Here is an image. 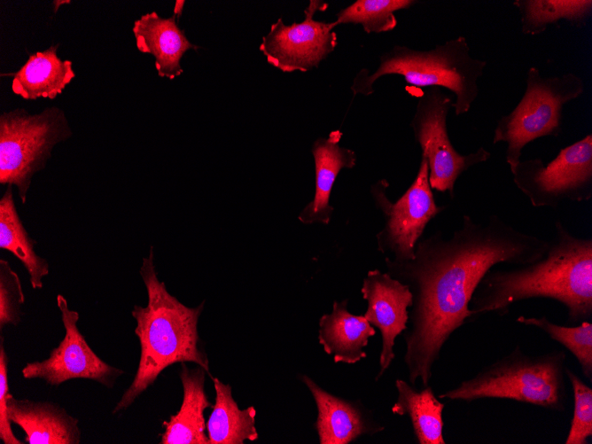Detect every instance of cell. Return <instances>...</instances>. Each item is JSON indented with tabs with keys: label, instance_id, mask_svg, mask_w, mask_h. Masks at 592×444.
<instances>
[{
	"label": "cell",
	"instance_id": "1",
	"mask_svg": "<svg viewBox=\"0 0 592 444\" xmlns=\"http://www.w3.org/2000/svg\"><path fill=\"white\" fill-rule=\"evenodd\" d=\"M549 241L518 230L499 215L476 222L463 215L449 238L440 231L419 239L407 261L386 257L387 273L413 295L403 361L409 384L429 385L432 368L450 336L467 323L470 300L485 274L497 264L522 266L542 258Z\"/></svg>",
	"mask_w": 592,
	"mask_h": 444
},
{
	"label": "cell",
	"instance_id": "6",
	"mask_svg": "<svg viewBox=\"0 0 592 444\" xmlns=\"http://www.w3.org/2000/svg\"><path fill=\"white\" fill-rule=\"evenodd\" d=\"M583 92V81L575 74L544 77L537 67L528 69L522 98L510 113L500 118L493 136L494 144L506 143L505 159L510 171L521 160L527 144L560 135L564 105Z\"/></svg>",
	"mask_w": 592,
	"mask_h": 444
},
{
	"label": "cell",
	"instance_id": "2",
	"mask_svg": "<svg viewBox=\"0 0 592 444\" xmlns=\"http://www.w3.org/2000/svg\"><path fill=\"white\" fill-rule=\"evenodd\" d=\"M555 234L540 260L509 269H490L469 303L474 323L489 313L505 315L514 303L547 298L566 308L569 323L592 319V238L569 231L555 222Z\"/></svg>",
	"mask_w": 592,
	"mask_h": 444
},
{
	"label": "cell",
	"instance_id": "16",
	"mask_svg": "<svg viewBox=\"0 0 592 444\" xmlns=\"http://www.w3.org/2000/svg\"><path fill=\"white\" fill-rule=\"evenodd\" d=\"M133 34L137 50L155 58L158 75L170 80L183 72L180 60L191 49L197 50L175 22V16L162 18L152 12L134 22Z\"/></svg>",
	"mask_w": 592,
	"mask_h": 444
},
{
	"label": "cell",
	"instance_id": "24",
	"mask_svg": "<svg viewBox=\"0 0 592 444\" xmlns=\"http://www.w3.org/2000/svg\"><path fill=\"white\" fill-rule=\"evenodd\" d=\"M513 5L519 12L522 32L531 35L561 20L584 24L592 13L591 0H516Z\"/></svg>",
	"mask_w": 592,
	"mask_h": 444
},
{
	"label": "cell",
	"instance_id": "19",
	"mask_svg": "<svg viewBox=\"0 0 592 444\" xmlns=\"http://www.w3.org/2000/svg\"><path fill=\"white\" fill-rule=\"evenodd\" d=\"M347 302L334 301L331 312L321 316L318 341L324 352L332 355L334 362L354 364L366 358L363 348L376 330L363 315L351 314Z\"/></svg>",
	"mask_w": 592,
	"mask_h": 444
},
{
	"label": "cell",
	"instance_id": "15",
	"mask_svg": "<svg viewBox=\"0 0 592 444\" xmlns=\"http://www.w3.org/2000/svg\"><path fill=\"white\" fill-rule=\"evenodd\" d=\"M8 417L25 432L28 444H79L78 419L51 401L16 399L8 394Z\"/></svg>",
	"mask_w": 592,
	"mask_h": 444
},
{
	"label": "cell",
	"instance_id": "28",
	"mask_svg": "<svg viewBox=\"0 0 592 444\" xmlns=\"http://www.w3.org/2000/svg\"><path fill=\"white\" fill-rule=\"evenodd\" d=\"M25 301L20 278L10 263L0 260V330L4 326L17 325L23 315L21 306Z\"/></svg>",
	"mask_w": 592,
	"mask_h": 444
},
{
	"label": "cell",
	"instance_id": "27",
	"mask_svg": "<svg viewBox=\"0 0 592 444\" xmlns=\"http://www.w3.org/2000/svg\"><path fill=\"white\" fill-rule=\"evenodd\" d=\"M573 398V411L565 444H588L592 437V388L567 366Z\"/></svg>",
	"mask_w": 592,
	"mask_h": 444
},
{
	"label": "cell",
	"instance_id": "20",
	"mask_svg": "<svg viewBox=\"0 0 592 444\" xmlns=\"http://www.w3.org/2000/svg\"><path fill=\"white\" fill-rule=\"evenodd\" d=\"M57 45L30 55L14 74L12 90L25 99L55 98L74 78L72 61L57 55Z\"/></svg>",
	"mask_w": 592,
	"mask_h": 444
},
{
	"label": "cell",
	"instance_id": "3",
	"mask_svg": "<svg viewBox=\"0 0 592 444\" xmlns=\"http://www.w3.org/2000/svg\"><path fill=\"white\" fill-rule=\"evenodd\" d=\"M139 273L147 291V304L135 305L131 315L136 322L135 333L139 339L140 359L132 383L112 414L127 409L167 367L175 362H195L212 378L198 332L205 301L190 308L167 292L165 283L158 278L152 246L143 259Z\"/></svg>",
	"mask_w": 592,
	"mask_h": 444
},
{
	"label": "cell",
	"instance_id": "8",
	"mask_svg": "<svg viewBox=\"0 0 592 444\" xmlns=\"http://www.w3.org/2000/svg\"><path fill=\"white\" fill-rule=\"evenodd\" d=\"M510 172L534 207L588 201L592 198V135L561 149L547 164L540 158L521 159Z\"/></svg>",
	"mask_w": 592,
	"mask_h": 444
},
{
	"label": "cell",
	"instance_id": "17",
	"mask_svg": "<svg viewBox=\"0 0 592 444\" xmlns=\"http://www.w3.org/2000/svg\"><path fill=\"white\" fill-rule=\"evenodd\" d=\"M343 133L339 129L331 131L328 137L318 138L312 146L315 169V191L310 201L299 214L305 224H328L333 207L330 196L333 183L342 168H353L356 155L353 150L341 147L339 142Z\"/></svg>",
	"mask_w": 592,
	"mask_h": 444
},
{
	"label": "cell",
	"instance_id": "4",
	"mask_svg": "<svg viewBox=\"0 0 592 444\" xmlns=\"http://www.w3.org/2000/svg\"><path fill=\"white\" fill-rule=\"evenodd\" d=\"M565 362L564 350L533 355L517 345L509 354L438 398L465 402L506 399L565 412L568 401Z\"/></svg>",
	"mask_w": 592,
	"mask_h": 444
},
{
	"label": "cell",
	"instance_id": "31",
	"mask_svg": "<svg viewBox=\"0 0 592 444\" xmlns=\"http://www.w3.org/2000/svg\"><path fill=\"white\" fill-rule=\"evenodd\" d=\"M69 3H70V1H54L53 4H54V5H56L55 8H54V12H56L58 11L59 5H61L63 4H69Z\"/></svg>",
	"mask_w": 592,
	"mask_h": 444
},
{
	"label": "cell",
	"instance_id": "18",
	"mask_svg": "<svg viewBox=\"0 0 592 444\" xmlns=\"http://www.w3.org/2000/svg\"><path fill=\"white\" fill-rule=\"evenodd\" d=\"M206 373L199 365L190 369L182 362L183 402L180 410L163 422L165 432L160 444H209L205 433L204 411L214 405L208 401L205 392Z\"/></svg>",
	"mask_w": 592,
	"mask_h": 444
},
{
	"label": "cell",
	"instance_id": "5",
	"mask_svg": "<svg viewBox=\"0 0 592 444\" xmlns=\"http://www.w3.org/2000/svg\"><path fill=\"white\" fill-rule=\"evenodd\" d=\"M487 66L485 60L474 58L465 37L458 36L428 51L394 45L382 54L377 69L370 73L362 69L354 78L351 90L370 96L374 82L388 74H398L406 83L419 88H446L455 96L456 115L467 113L479 95L478 80Z\"/></svg>",
	"mask_w": 592,
	"mask_h": 444
},
{
	"label": "cell",
	"instance_id": "22",
	"mask_svg": "<svg viewBox=\"0 0 592 444\" xmlns=\"http://www.w3.org/2000/svg\"><path fill=\"white\" fill-rule=\"evenodd\" d=\"M33 239L24 227L17 211L12 186L0 199V248L11 252L24 265L33 289H42L43 279L50 273L49 262L36 254Z\"/></svg>",
	"mask_w": 592,
	"mask_h": 444
},
{
	"label": "cell",
	"instance_id": "12",
	"mask_svg": "<svg viewBox=\"0 0 592 444\" xmlns=\"http://www.w3.org/2000/svg\"><path fill=\"white\" fill-rule=\"evenodd\" d=\"M57 305L61 313L65 337L47 359L27 363L22 369L23 377L41 378L51 386L86 378L113 387L123 370L109 365L94 353L77 327L79 313L69 308L63 295L57 296Z\"/></svg>",
	"mask_w": 592,
	"mask_h": 444
},
{
	"label": "cell",
	"instance_id": "29",
	"mask_svg": "<svg viewBox=\"0 0 592 444\" xmlns=\"http://www.w3.org/2000/svg\"><path fill=\"white\" fill-rule=\"evenodd\" d=\"M8 386V357L4 347V340L0 338V439L4 444H22L12 430L8 417L7 399Z\"/></svg>",
	"mask_w": 592,
	"mask_h": 444
},
{
	"label": "cell",
	"instance_id": "21",
	"mask_svg": "<svg viewBox=\"0 0 592 444\" xmlns=\"http://www.w3.org/2000/svg\"><path fill=\"white\" fill-rule=\"evenodd\" d=\"M395 387L398 396L392 412L409 417L417 443L445 444L442 418L445 405L435 396L432 388L428 385L417 390L401 378L395 380Z\"/></svg>",
	"mask_w": 592,
	"mask_h": 444
},
{
	"label": "cell",
	"instance_id": "11",
	"mask_svg": "<svg viewBox=\"0 0 592 444\" xmlns=\"http://www.w3.org/2000/svg\"><path fill=\"white\" fill-rule=\"evenodd\" d=\"M328 4L310 1L304 11L305 19L300 23H284L279 18L262 37L260 51L269 64L284 72H308L317 67L321 61L336 48L338 38L333 31L335 22L314 19L318 11H325Z\"/></svg>",
	"mask_w": 592,
	"mask_h": 444
},
{
	"label": "cell",
	"instance_id": "30",
	"mask_svg": "<svg viewBox=\"0 0 592 444\" xmlns=\"http://www.w3.org/2000/svg\"><path fill=\"white\" fill-rule=\"evenodd\" d=\"M184 3H185V1H183V0L175 1V7H174V14L175 15H177L178 17H180L182 15Z\"/></svg>",
	"mask_w": 592,
	"mask_h": 444
},
{
	"label": "cell",
	"instance_id": "23",
	"mask_svg": "<svg viewBox=\"0 0 592 444\" xmlns=\"http://www.w3.org/2000/svg\"><path fill=\"white\" fill-rule=\"evenodd\" d=\"M215 403L206 423L209 444H243L257 440L256 410L253 406L240 409L232 397L231 386L213 378Z\"/></svg>",
	"mask_w": 592,
	"mask_h": 444
},
{
	"label": "cell",
	"instance_id": "14",
	"mask_svg": "<svg viewBox=\"0 0 592 444\" xmlns=\"http://www.w3.org/2000/svg\"><path fill=\"white\" fill-rule=\"evenodd\" d=\"M301 381L316 404L315 428L320 444H348L360 436L373 435L384 430L360 401L337 397L306 375L301 376Z\"/></svg>",
	"mask_w": 592,
	"mask_h": 444
},
{
	"label": "cell",
	"instance_id": "13",
	"mask_svg": "<svg viewBox=\"0 0 592 444\" xmlns=\"http://www.w3.org/2000/svg\"><path fill=\"white\" fill-rule=\"evenodd\" d=\"M361 293L367 302L363 315L379 330L382 339L378 381L395 357V339L408 327V308L413 305V295L407 284L378 269L368 271Z\"/></svg>",
	"mask_w": 592,
	"mask_h": 444
},
{
	"label": "cell",
	"instance_id": "26",
	"mask_svg": "<svg viewBox=\"0 0 592 444\" xmlns=\"http://www.w3.org/2000/svg\"><path fill=\"white\" fill-rule=\"evenodd\" d=\"M417 3L415 0H357L337 13L336 26L360 24L368 34L393 30L397 26L395 12Z\"/></svg>",
	"mask_w": 592,
	"mask_h": 444
},
{
	"label": "cell",
	"instance_id": "10",
	"mask_svg": "<svg viewBox=\"0 0 592 444\" xmlns=\"http://www.w3.org/2000/svg\"><path fill=\"white\" fill-rule=\"evenodd\" d=\"M388 185L389 183L382 179L370 190L376 206L385 219L384 228L377 234L378 247L393 261H410L415 256L416 245L426 225L446 206H438L435 202L425 157L421 158L413 183L395 202L386 196Z\"/></svg>",
	"mask_w": 592,
	"mask_h": 444
},
{
	"label": "cell",
	"instance_id": "25",
	"mask_svg": "<svg viewBox=\"0 0 592 444\" xmlns=\"http://www.w3.org/2000/svg\"><path fill=\"white\" fill-rule=\"evenodd\" d=\"M517 323L535 327L551 339L564 346L577 360L585 378L592 381V323L584 321L576 326H564L551 322L547 316H519Z\"/></svg>",
	"mask_w": 592,
	"mask_h": 444
},
{
	"label": "cell",
	"instance_id": "9",
	"mask_svg": "<svg viewBox=\"0 0 592 444\" xmlns=\"http://www.w3.org/2000/svg\"><path fill=\"white\" fill-rule=\"evenodd\" d=\"M453 105L450 96L440 88H429L419 97L409 124L422 157L427 160L431 188L440 192L448 191L451 198L459 176L491 156L482 146L466 155L455 149L447 129L448 113Z\"/></svg>",
	"mask_w": 592,
	"mask_h": 444
},
{
	"label": "cell",
	"instance_id": "7",
	"mask_svg": "<svg viewBox=\"0 0 592 444\" xmlns=\"http://www.w3.org/2000/svg\"><path fill=\"white\" fill-rule=\"evenodd\" d=\"M73 132L63 110L30 114L15 109L0 116V183L16 186L25 204L33 176L43 170L53 148Z\"/></svg>",
	"mask_w": 592,
	"mask_h": 444
}]
</instances>
